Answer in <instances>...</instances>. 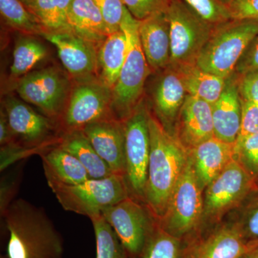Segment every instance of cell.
<instances>
[{
  "label": "cell",
  "mask_w": 258,
  "mask_h": 258,
  "mask_svg": "<svg viewBox=\"0 0 258 258\" xmlns=\"http://www.w3.org/2000/svg\"><path fill=\"white\" fill-rule=\"evenodd\" d=\"M1 217L8 232V258H62L63 240L42 208L18 199Z\"/></svg>",
  "instance_id": "6da1fadb"
},
{
  "label": "cell",
  "mask_w": 258,
  "mask_h": 258,
  "mask_svg": "<svg viewBox=\"0 0 258 258\" xmlns=\"http://www.w3.org/2000/svg\"><path fill=\"white\" fill-rule=\"evenodd\" d=\"M149 128L151 151L145 204L159 222L165 213L171 195L184 170L189 152L151 112Z\"/></svg>",
  "instance_id": "7a4b0ae2"
},
{
  "label": "cell",
  "mask_w": 258,
  "mask_h": 258,
  "mask_svg": "<svg viewBox=\"0 0 258 258\" xmlns=\"http://www.w3.org/2000/svg\"><path fill=\"white\" fill-rule=\"evenodd\" d=\"M139 24L140 21L125 8L120 28L126 37V57L112 90V111L120 121H125L142 101L146 81L151 72L139 39Z\"/></svg>",
  "instance_id": "3957f363"
},
{
  "label": "cell",
  "mask_w": 258,
  "mask_h": 258,
  "mask_svg": "<svg viewBox=\"0 0 258 258\" xmlns=\"http://www.w3.org/2000/svg\"><path fill=\"white\" fill-rule=\"evenodd\" d=\"M258 35V20L231 19L214 28L197 59L205 72L227 79L250 42Z\"/></svg>",
  "instance_id": "277c9868"
},
{
  "label": "cell",
  "mask_w": 258,
  "mask_h": 258,
  "mask_svg": "<svg viewBox=\"0 0 258 258\" xmlns=\"http://www.w3.org/2000/svg\"><path fill=\"white\" fill-rule=\"evenodd\" d=\"M51 189L64 210L89 218L130 197L124 176L118 174Z\"/></svg>",
  "instance_id": "5b68a950"
},
{
  "label": "cell",
  "mask_w": 258,
  "mask_h": 258,
  "mask_svg": "<svg viewBox=\"0 0 258 258\" xmlns=\"http://www.w3.org/2000/svg\"><path fill=\"white\" fill-rule=\"evenodd\" d=\"M73 83L67 72L50 66L31 71L18 80L15 90L23 101L58 123L69 102Z\"/></svg>",
  "instance_id": "8992f818"
},
{
  "label": "cell",
  "mask_w": 258,
  "mask_h": 258,
  "mask_svg": "<svg viewBox=\"0 0 258 258\" xmlns=\"http://www.w3.org/2000/svg\"><path fill=\"white\" fill-rule=\"evenodd\" d=\"M166 15L170 28L169 66L179 68L196 64L215 25L200 18L181 0H171Z\"/></svg>",
  "instance_id": "52a82bcc"
},
{
  "label": "cell",
  "mask_w": 258,
  "mask_h": 258,
  "mask_svg": "<svg viewBox=\"0 0 258 258\" xmlns=\"http://www.w3.org/2000/svg\"><path fill=\"white\" fill-rule=\"evenodd\" d=\"M149 112L142 101L124 121V177L131 198L144 204L151 151Z\"/></svg>",
  "instance_id": "ba28073f"
},
{
  "label": "cell",
  "mask_w": 258,
  "mask_h": 258,
  "mask_svg": "<svg viewBox=\"0 0 258 258\" xmlns=\"http://www.w3.org/2000/svg\"><path fill=\"white\" fill-rule=\"evenodd\" d=\"M203 189L189 157L181 177L169 200L159 225L171 235L183 239L198 227L203 220Z\"/></svg>",
  "instance_id": "9c48e42d"
},
{
  "label": "cell",
  "mask_w": 258,
  "mask_h": 258,
  "mask_svg": "<svg viewBox=\"0 0 258 258\" xmlns=\"http://www.w3.org/2000/svg\"><path fill=\"white\" fill-rule=\"evenodd\" d=\"M114 118L116 119L112 111V89L98 78L73 83L69 102L57 123L62 134L82 130L95 122Z\"/></svg>",
  "instance_id": "30bf717a"
},
{
  "label": "cell",
  "mask_w": 258,
  "mask_h": 258,
  "mask_svg": "<svg viewBox=\"0 0 258 258\" xmlns=\"http://www.w3.org/2000/svg\"><path fill=\"white\" fill-rule=\"evenodd\" d=\"M2 107L8 116L15 142L35 154L40 155L60 142L61 133L57 122L38 113L26 102L8 96Z\"/></svg>",
  "instance_id": "8fae6325"
},
{
  "label": "cell",
  "mask_w": 258,
  "mask_h": 258,
  "mask_svg": "<svg viewBox=\"0 0 258 258\" xmlns=\"http://www.w3.org/2000/svg\"><path fill=\"white\" fill-rule=\"evenodd\" d=\"M101 215L114 230L130 258L140 255L159 224L146 204L131 197L105 209Z\"/></svg>",
  "instance_id": "7c38bea8"
},
{
  "label": "cell",
  "mask_w": 258,
  "mask_h": 258,
  "mask_svg": "<svg viewBox=\"0 0 258 258\" xmlns=\"http://www.w3.org/2000/svg\"><path fill=\"white\" fill-rule=\"evenodd\" d=\"M253 184V177L234 159L206 187L203 219L216 220L242 201Z\"/></svg>",
  "instance_id": "4fadbf2b"
},
{
  "label": "cell",
  "mask_w": 258,
  "mask_h": 258,
  "mask_svg": "<svg viewBox=\"0 0 258 258\" xmlns=\"http://www.w3.org/2000/svg\"><path fill=\"white\" fill-rule=\"evenodd\" d=\"M42 37L57 48L59 58L74 82L98 79V49L92 43L70 29L45 32Z\"/></svg>",
  "instance_id": "5bb4252c"
},
{
  "label": "cell",
  "mask_w": 258,
  "mask_h": 258,
  "mask_svg": "<svg viewBox=\"0 0 258 258\" xmlns=\"http://www.w3.org/2000/svg\"><path fill=\"white\" fill-rule=\"evenodd\" d=\"M82 132L112 172L125 176L124 121L117 119L90 123Z\"/></svg>",
  "instance_id": "9a60e30c"
},
{
  "label": "cell",
  "mask_w": 258,
  "mask_h": 258,
  "mask_svg": "<svg viewBox=\"0 0 258 258\" xmlns=\"http://www.w3.org/2000/svg\"><path fill=\"white\" fill-rule=\"evenodd\" d=\"M176 130L174 136L188 152L215 137L212 105L187 95L176 119Z\"/></svg>",
  "instance_id": "2e32d148"
},
{
  "label": "cell",
  "mask_w": 258,
  "mask_h": 258,
  "mask_svg": "<svg viewBox=\"0 0 258 258\" xmlns=\"http://www.w3.org/2000/svg\"><path fill=\"white\" fill-rule=\"evenodd\" d=\"M187 96L179 71L168 66L158 79L153 92L154 115L167 132L175 124L180 110Z\"/></svg>",
  "instance_id": "e0dca14e"
},
{
  "label": "cell",
  "mask_w": 258,
  "mask_h": 258,
  "mask_svg": "<svg viewBox=\"0 0 258 258\" xmlns=\"http://www.w3.org/2000/svg\"><path fill=\"white\" fill-rule=\"evenodd\" d=\"M139 39L151 71L165 69L170 64V28L166 11L140 21Z\"/></svg>",
  "instance_id": "ac0fdd59"
},
{
  "label": "cell",
  "mask_w": 258,
  "mask_h": 258,
  "mask_svg": "<svg viewBox=\"0 0 258 258\" xmlns=\"http://www.w3.org/2000/svg\"><path fill=\"white\" fill-rule=\"evenodd\" d=\"M233 74L226 81L220 98L212 105L215 137L230 144L237 142L242 122V104L237 77Z\"/></svg>",
  "instance_id": "d6986e66"
},
{
  "label": "cell",
  "mask_w": 258,
  "mask_h": 258,
  "mask_svg": "<svg viewBox=\"0 0 258 258\" xmlns=\"http://www.w3.org/2000/svg\"><path fill=\"white\" fill-rule=\"evenodd\" d=\"M254 243L244 238L237 224L225 225L194 245L184 258H243Z\"/></svg>",
  "instance_id": "ffe728a7"
},
{
  "label": "cell",
  "mask_w": 258,
  "mask_h": 258,
  "mask_svg": "<svg viewBox=\"0 0 258 258\" xmlns=\"http://www.w3.org/2000/svg\"><path fill=\"white\" fill-rule=\"evenodd\" d=\"M235 144L214 137L189 151L194 170L202 189H206L235 159Z\"/></svg>",
  "instance_id": "44dd1931"
},
{
  "label": "cell",
  "mask_w": 258,
  "mask_h": 258,
  "mask_svg": "<svg viewBox=\"0 0 258 258\" xmlns=\"http://www.w3.org/2000/svg\"><path fill=\"white\" fill-rule=\"evenodd\" d=\"M39 156L50 189L80 184L90 179L81 163L58 144L48 148Z\"/></svg>",
  "instance_id": "7402d4cb"
},
{
  "label": "cell",
  "mask_w": 258,
  "mask_h": 258,
  "mask_svg": "<svg viewBox=\"0 0 258 258\" xmlns=\"http://www.w3.org/2000/svg\"><path fill=\"white\" fill-rule=\"evenodd\" d=\"M69 25L71 31L98 49L109 35L93 0H73L69 12Z\"/></svg>",
  "instance_id": "603a6c76"
},
{
  "label": "cell",
  "mask_w": 258,
  "mask_h": 258,
  "mask_svg": "<svg viewBox=\"0 0 258 258\" xmlns=\"http://www.w3.org/2000/svg\"><path fill=\"white\" fill-rule=\"evenodd\" d=\"M58 146L81 163L87 171L90 179H104L115 174L97 154L82 130L72 131L61 134Z\"/></svg>",
  "instance_id": "cb8c5ba5"
},
{
  "label": "cell",
  "mask_w": 258,
  "mask_h": 258,
  "mask_svg": "<svg viewBox=\"0 0 258 258\" xmlns=\"http://www.w3.org/2000/svg\"><path fill=\"white\" fill-rule=\"evenodd\" d=\"M126 54V37L122 30L109 34L98 49V79L112 90L119 77Z\"/></svg>",
  "instance_id": "d4e9b609"
},
{
  "label": "cell",
  "mask_w": 258,
  "mask_h": 258,
  "mask_svg": "<svg viewBox=\"0 0 258 258\" xmlns=\"http://www.w3.org/2000/svg\"><path fill=\"white\" fill-rule=\"evenodd\" d=\"M174 69L179 71L187 95L213 105L223 92L227 79L205 72L196 64Z\"/></svg>",
  "instance_id": "484cf974"
},
{
  "label": "cell",
  "mask_w": 258,
  "mask_h": 258,
  "mask_svg": "<svg viewBox=\"0 0 258 258\" xmlns=\"http://www.w3.org/2000/svg\"><path fill=\"white\" fill-rule=\"evenodd\" d=\"M46 32L69 30V12L73 0H21ZM71 30V29H70Z\"/></svg>",
  "instance_id": "4316f807"
},
{
  "label": "cell",
  "mask_w": 258,
  "mask_h": 258,
  "mask_svg": "<svg viewBox=\"0 0 258 258\" xmlns=\"http://www.w3.org/2000/svg\"><path fill=\"white\" fill-rule=\"evenodd\" d=\"M47 55L46 47L36 36L23 35L19 37L13 51L10 77L15 81L31 72L32 69Z\"/></svg>",
  "instance_id": "83f0119b"
},
{
  "label": "cell",
  "mask_w": 258,
  "mask_h": 258,
  "mask_svg": "<svg viewBox=\"0 0 258 258\" xmlns=\"http://www.w3.org/2000/svg\"><path fill=\"white\" fill-rule=\"evenodd\" d=\"M0 14L8 28L23 35L42 37L46 32L21 0H0Z\"/></svg>",
  "instance_id": "f1b7e54d"
},
{
  "label": "cell",
  "mask_w": 258,
  "mask_h": 258,
  "mask_svg": "<svg viewBox=\"0 0 258 258\" xmlns=\"http://www.w3.org/2000/svg\"><path fill=\"white\" fill-rule=\"evenodd\" d=\"M96 242V258H130L118 235L101 215L90 217Z\"/></svg>",
  "instance_id": "f546056e"
},
{
  "label": "cell",
  "mask_w": 258,
  "mask_h": 258,
  "mask_svg": "<svg viewBox=\"0 0 258 258\" xmlns=\"http://www.w3.org/2000/svg\"><path fill=\"white\" fill-rule=\"evenodd\" d=\"M182 239L171 235L159 225L137 258H184Z\"/></svg>",
  "instance_id": "4dcf8cb0"
},
{
  "label": "cell",
  "mask_w": 258,
  "mask_h": 258,
  "mask_svg": "<svg viewBox=\"0 0 258 258\" xmlns=\"http://www.w3.org/2000/svg\"><path fill=\"white\" fill-rule=\"evenodd\" d=\"M208 23L216 26L231 20L228 7L220 0H181Z\"/></svg>",
  "instance_id": "1f68e13d"
},
{
  "label": "cell",
  "mask_w": 258,
  "mask_h": 258,
  "mask_svg": "<svg viewBox=\"0 0 258 258\" xmlns=\"http://www.w3.org/2000/svg\"><path fill=\"white\" fill-rule=\"evenodd\" d=\"M235 159L252 177L258 176V133L237 141Z\"/></svg>",
  "instance_id": "d6a6232c"
},
{
  "label": "cell",
  "mask_w": 258,
  "mask_h": 258,
  "mask_svg": "<svg viewBox=\"0 0 258 258\" xmlns=\"http://www.w3.org/2000/svg\"><path fill=\"white\" fill-rule=\"evenodd\" d=\"M101 12L108 33L121 30L125 10L123 0H93Z\"/></svg>",
  "instance_id": "836d02e7"
},
{
  "label": "cell",
  "mask_w": 258,
  "mask_h": 258,
  "mask_svg": "<svg viewBox=\"0 0 258 258\" xmlns=\"http://www.w3.org/2000/svg\"><path fill=\"white\" fill-rule=\"evenodd\" d=\"M171 0H123L125 8L139 21L166 11Z\"/></svg>",
  "instance_id": "e575fe53"
},
{
  "label": "cell",
  "mask_w": 258,
  "mask_h": 258,
  "mask_svg": "<svg viewBox=\"0 0 258 258\" xmlns=\"http://www.w3.org/2000/svg\"><path fill=\"white\" fill-rule=\"evenodd\" d=\"M20 169L14 170L7 174L1 179L0 186V212L3 215L14 201L15 194L18 189L20 181Z\"/></svg>",
  "instance_id": "d590c367"
},
{
  "label": "cell",
  "mask_w": 258,
  "mask_h": 258,
  "mask_svg": "<svg viewBox=\"0 0 258 258\" xmlns=\"http://www.w3.org/2000/svg\"><path fill=\"white\" fill-rule=\"evenodd\" d=\"M237 86L241 101L258 104V69L238 76Z\"/></svg>",
  "instance_id": "8d00e7d4"
},
{
  "label": "cell",
  "mask_w": 258,
  "mask_h": 258,
  "mask_svg": "<svg viewBox=\"0 0 258 258\" xmlns=\"http://www.w3.org/2000/svg\"><path fill=\"white\" fill-rule=\"evenodd\" d=\"M242 122L240 135L237 141L258 133V104L241 101Z\"/></svg>",
  "instance_id": "74e56055"
},
{
  "label": "cell",
  "mask_w": 258,
  "mask_h": 258,
  "mask_svg": "<svg viewBox=\"0 0 258 258\" xmlns=\"http://www.w3.org/2000/svg\"><path fill=\"white\" fill-rule=\"evenodd\" d=\"M227 7L232 19L258 20V0H237Z\"/></svg>",
  "instance_id": "f35d334b"
},
{
  "label": "cell",
  "mask_w": 258,
  "mask_h": 258,
  "mask_svg": "<svg viewBox=\"0 0 258 258\" xmlns=\"http://www.w3.org/2000/svg\"><path fill=\"white\" fill-rule=\"evenodd\" d=\"M258 69V35L250 42L249 46L244 51L243 55L237 63L235 71L237 76H240Z\"/></svg>",
  "instance_id": "ab89813d"
},
{
  "label": "cell",
  "mask_w": 258,
  "mask_h": 258,
  "mask_svg": "<svg viewBox=\"0 0 258 258\" xmlns=\"http://www.w3.org/2000/svg\"><path fill=\"white\" fill-rule=\"evenodd\" d=\"M246 240L258 241V205L247 214L240 224H237Z\"/></svg>",
  "instance_id": "60d3db41"
},
{
  "label": "cell",
  "mask_w": 258,
  "mask_h": 258,
  "mask_svg": "<svg viewBox=\"0 0 258 258\" xmlns=\"http://www.w3.org/2000/svg\"><path fill=\"white\" fill-rule=\"evenodd\" d=\"M15 142V137L12 132L8 116L4 108L1 107L0 110V145H8Z\"/></svg>",
  "instance_id": "b9f144b4"
},
{
  "label": "cell",
  "mask_w": 258,
  "mask_h": 258,
  "mask_svg": "<svg viewBox=\"0 0 258 258\" xmlns=\"http://www.w3.org/2000/svg\"><path fill=\"white\" fill-rule=\"evenodd\" d=\"M243 258H258V241H255L253 247L245 254Z\"/></svg>",
  "instance_id": "7bdbcfd3"
},
{
  "label": "cell",
  "mask_w": 258,
  "mask_h": 258,
  "mask_svg": "<svg viewBox=\"0 0 258 258\" xmlns=\"http://www.w3.org/2000/svg\"><path fill=\"white\" fill-rule=\"evenodd\" d=\"M222 3H223L224 5H229L230 3H233V2L237 1V0H220Z\"/></svg>",
  "instance_id": "ee69618b"
},
{
  "label": "cell",
  "mask_w": 258,
  "mask_h": 258,
  "mask_svg": "<svg viewBox=\"0 0 258 258\" xmlns=\"http://www.w3.org/2000/svg\"><path fill=\"white\" fill-rule=\"evenodd\" d=\"M0 258H8V257H7L6 254H5V255H1Z\"/></svg>",
  "instance_id": "f6af8a7d"
}]
</instances>
